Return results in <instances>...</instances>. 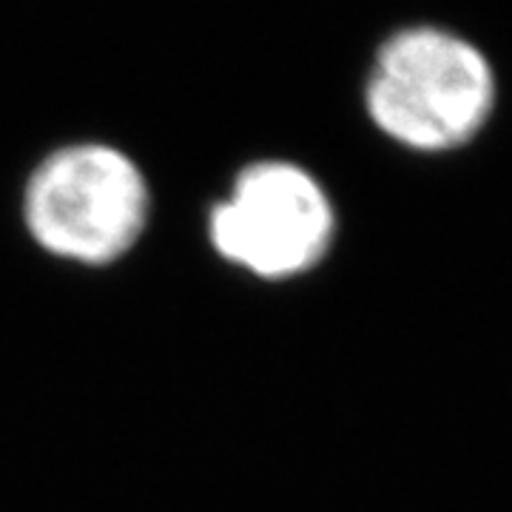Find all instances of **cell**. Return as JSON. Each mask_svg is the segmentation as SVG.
Returning <instances> with one entry per match:
<instances>
[{
  "label": "cell",
  "instance_id": "3",
  "mask_svg": "<svg viewBox=\"0 0 512 512\" xmlns=\"http://www.w3.org/2000/svg\"><path fill=\"white\" fill-rule=\"evenodd\" d=\"M336 237L339 211L328 185L291 157L239 165L205 214V239L217 259L268 285L313 274Z\"/></svg>",
  "mask_w": 512,
  "mask_h": 512
},
{
  "label": "cell",
  "instance_id": "1",
  "mask_svg": "<svg viewBox=\"0 0 512 512\" xmlns=\"http://www.w3.org/2000/svg\"><path fill=\"white\" fill-rule=\"evenodd\" d=\"M373 131L413 154L470 146L498 109V72L473 37L441 23H407L376 43L362 80Z\"/></svg>",
  "mask_w": 512,
  "mask_h": 512
},
{
  "label": "cell",
  "instance_id": "2",
  "mask_svg": "<svg viewBox=\"0 0 512 512\" xmlns=\"http://www.w3.org/2000/svg\"><path fill=\"white\" fill-rule=\"evenodd\" d=\"M154 214L140 160L111 140L77 137L40 154L20 188L32 245L77 268H111L137 251Z\"/></svg>",
  "mask_w": 512,
  "mask_h": 512
}]
</instances>
